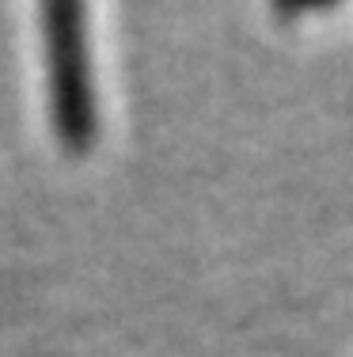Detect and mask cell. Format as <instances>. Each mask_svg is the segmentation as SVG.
Returning a JSON list of instances; mask_svg holds the SVG:
<instances>
[{"instance_id":"6da1fadb","label":"cell","mask_w":353,"mask_h":357,"mask_svg":"<svg viewBox=\"0 0 353 357\" xmlns=\"http://www.w3.org/2000/svg\"><path fill=\"white\" fill-rule=\"evenodd\" d=\"M72 27H46V110L49 126L69 149H88L99 130V91L91 65L88 31L80 27V12L69 15Z\"/></svg>"}]
</instances>
